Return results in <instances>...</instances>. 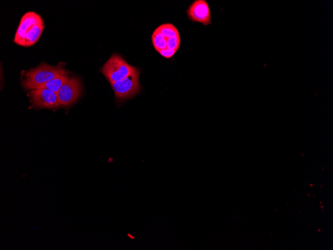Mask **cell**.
<instances>
[{
    "label": "cell",
    "mask_w": 333,
    "mask_h": 250,
    "mask_svg": "<svg viewBox=\"0 0 333 250\" xmlns=\"http://www.w3.org/2000/svg\"><path fill=\"white\" fill-rule=\"evenodd\" d=\"M43 28L42 17L34 11H28L20 19L13 41L22 46H32L39 39Z\"/></svg>",
    "instance_id": "obj_1"
},
{
    "label": "cell",
    "mask_w": 333,
    "mask_h": 250,
    "mask_svg": "<svg viewBox=\"0 0 333 250\" xmlns=\"http://www.w3.org/2000/svg\"><path fill=\"white\" fill-rule=\"evenodd\" d=\"M152 40L155 49L166 58L174 54L180 43L179 32L171 23H165L158 27L153 33Z\"/></svg>",
    "instance_id": "obj_2"
},
{
    "label": "cell",
    "mask_w": 333,
    "mask_h": 250,
    "mask_svg": "<svg viewBox=\"0 0 333 250\" xmlns=\"http://www.w3.org/2000/svg\"><path fill=\"white\" fill-rule=\"evenodd\" d=\"M66 72L63 64L52 66L42 62L24 73L22 86L26 89H33L36 86L61 76Z\"/></svg>",
    "instance_id": "obj_3"
},
{
    "label": "cell",
    "mask_w": 333,
    "mask_h": 250,
    "mask_svg": "<svg viewBox=\"0 0 333 250\" xmlns=\"http://www.w3.org/2000/svg\"><path fill=\"white\" fill-rule=\"evenodd\" d=\"M136 68L129 64L122 56L114 53L103 65L100 71L112 84L124 79Z\"/></svg>",
    "instance_id": "obj_4"
},
{
    "label": "cell",
    "mask_w": 333,
    "mask_h": 250,
    "mask_svg": "<svg viewBox=\"0 0 333 250\" xmlns=\"http://www.w3.org/2000/svg\"><path fill=\"white\" fill-rule=\"evenodd\" d=\"M140 74V70L137 68L134 72L124 79L111 84L116 98H132L140 92L141 89V85L139 81Z\"/></svg>",
    "instance_id": "obj_5"
},
{
    "label": "cell",
    "mask_w": 333,
    "mask_h": 250,
    "mask_svg": "<svg viewBox=\"0 0 333 250\" xmlns=\"http://www.w3.org/2000/svg\"><path fill=\"white\" fill-rule=\"evenodd\" d=\"M81 84L76 76L71 77L56 93L60 105L68 106L74 103L81 93Z\"/></svg>",
    "instance_id": "obj_6"
},
{
    "label": "cell",
    "mask_w": 333,
    "mask_h": 250,
    "mask_svg": "<svg viewBox=\"0 0 333 250\" xmlns=\"http://www.w3.org/2000/svg\"><path fill=\"white\" fill-rule=\"evenodd\" d=\"M32 105L38 108H53L60 104L56 94L46 88L31 89L28 93Z\"/></svg>",
    "instance_id": "obj_7"
},
{
    "label": "cell",
    "mask_w": 333,
    "mask_h": 250,
    "mask_svg": "<svg viewBox=\"0 0 333 250\" xmlns=\"http://www.w3.org/2000/svg\"><path fill=\"white\" fill-rule=\"evenodd\" d=\"M186 13L188 18L193 22H200L204 25L211 23V13L206 0H194L189 5Z\"/></svg>",
    "instance_id": "obj_8"
},
{
    "label": "cell",
    "mask_w": 333,
    "mask_h": 250,
    "mask_svg": "<svg viewBox=\"0 0 333 250\" xmlns=\"http://www.w3.org/2000/svg\"><path fill=\"white\" fill-rule=\"evenodd\" d=\"M70 78L71 77L69 76L68 73L66 72L61 76L36 86L34 89L46 88L56 94L62 86L68 81Z\"/></svg>",
    "instance_id": "obj_9"
}]
</instances>
